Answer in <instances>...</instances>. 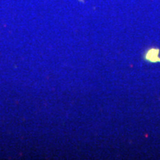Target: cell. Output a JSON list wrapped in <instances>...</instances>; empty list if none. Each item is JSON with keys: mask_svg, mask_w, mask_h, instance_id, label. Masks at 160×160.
I'll use <instances>...</instances> for the list:
<instances>
[{"mask_svg": "<svg viewBox=\"0 0 160 160\" xmlns=\"http://www.w3.org/2000/svg\"><path fill=\"white\" fill-rule=\"evenodd\" d=\"M159 50L157 49H151L147 51L145 54V59L151 62H160V58L159 57Z\"/></svg>", "mask_w": 160, "mask_h": 160, "instance_id": "cell-1", "label": "cell"}]
</instances>
